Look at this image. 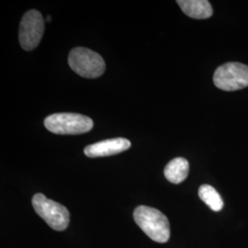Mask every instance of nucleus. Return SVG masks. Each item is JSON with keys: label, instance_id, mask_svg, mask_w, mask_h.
<instances>
[{"label": "nucleus", "instance_id": "1a4fd4ad", "mask_svg": "<svg viewBox=\"0 0 248 248\" xmlns=\"http://www.w3.org/2000/svg\"><path fill=\"white\" fill-rule=\"evenodd\" d=\"M189 171L187 160L183 157H177L171 160L165 168V177L169 182L179 184L186 179Z\"/></svg>", "mask_w": 248, "mask_h": 248}, {"label": "nucleus", "instance_id": "423d86ee", "mask_svg": "<svg viewBox=\"0 0 248 248\" xmlns=\"http://www.w3.org/2000/svg\"><path fill=\"white\" fill-rule=\"evenodd\" d=\"M45 31V20L35 9L27 11L19 26V43L25 51H31L40 44Z\"/></svg>", "mask_w": 248, "mask_h": 248}, {"label": "nucleus", "instance_id": "20e7f679", "mask_svg": "<svg viewBox=\"0 0 248 248\" xmlns=\"http://www.w3.org/2000/svg\"><path fill=\"white\" fill-rule=\"evenodd\" d=\"M32 206L36 213L44 219L53 230H65L70 222V213L62 204L37 193L32 198Z\"/></svg>", "mask_w": 248, "mask_h": 248}, {"label": "nucleus", "instance_id": "f03ea898", "mask_svg": "<svg viewBox=\"0 0 248 248\" xmlns=\"http://www.w3.org/2000/svg\"><path fill=\"white\" fill-rule=\"evenodd\" d=\"M68 63L73 71L86 78H98L106 68L101 55L84 47H77L72 50L68 56Z\"/></svg>", "mask_w": 248, "mask_h": 248}, {"label": "nucleus", "instance_id": "0eeeda50", "mask_svg": "<svg viewBox=\"0 0 248 248\" xmlns=\"http://www.w3.org/2000/svg\"><path fill=\"white\" fill-rule=\"evenodd\" d=\"M131 147V142L125 138L108 139L87 146L84 150L88 157H103L123 153Z\"/></svg>", "mask_w": 248, "mask_h": 248}, {"label": "nucleus", "instance_id": "9d476101", "mask_svg": "<svg viewBox=\"0 0 248 248\" xmlns=\"http://www.w3.org/2000/svg\"><path fill=\"white\" fill-rule=\"evenodd\" d=\"M199 197L213 212H220L223 207L222 197L213 186L210 185L200 186Z\"/></svg>", "mask_w": 248, "mask_h": 248}, {"label": "nucleus", "instance_id": "f257e3e1", "mask_svg": "<svg viewBox=\"0 0 248 248\" xmlns=\"http://www.w3.org/2000/svg\"><path fill=\"white\" fill-rule=\"evenodd\" d=\"M134 221L153 241L166 243L170 237L169 219L158 210L148 206H138L133 213Z\"/></svg>", "mask_w": 248, "mask_h": 248}, {"label": "nucleus", "instance_id": "7ed1b4c3", "mask_svg": "<svg viewBox=\"0 0 248 248\" xmlns=\"http://www.w3.org/2000/svg\"><path fill=\"white\" fill-rule=\"evenodd\" d=\"M93 121L88 116L78 113H54L45 120V128L56 134H81L93 128Z\"/></svg>", "mask_w": 248, "mask_h": 248}, {"label": "nucleus", "instance_id": "9b49d317", "mask_svg": "<svg viewBox=\"0 0 248 248\" xmlns=\"http://www.w3.org/2000/svg\"><path fill=\"white\" fill-rule=\"evenodd\" d=\"M51 20H52V18H51V17H47V21H49V22H50Z\"/></svg>", "mask_w": 248, "mask_h": 248}, {"label": "nucleus", "instance_id": "39448f33", "mask_svg": "<svg viewBox=\"0 0 248 248\" xmlns=\"http://www.w3.org/2000/svg\"><path fill=\"white\" fill-rule=\"evenodd\" d=\"M213 83L224 91H235L248 87V65L241 62H226L213 75Z\"/></svg>", "mask_w": 248, "mask_h": 248}, {"label": "nucleus", "instance_id": "6e6552de", "mask_svg": "<svg viewBox=\"0 0 248 248\" xmlns=\"http://www.w3.org/2000/svg\"><path fill=\"white\" fill-rule=\"evenodd\" d=\"M177 3L190 18L204 19L213 16L212 5L207 0H177Z\"/></svg>", "mask_w": 248, "mask_h": 248}]
</instances>
